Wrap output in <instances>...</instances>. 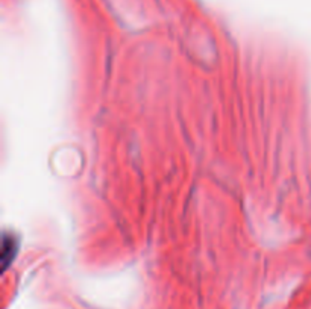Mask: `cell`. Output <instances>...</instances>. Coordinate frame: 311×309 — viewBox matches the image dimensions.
Segmentation results:
<instances>
[{
  "label": "cell",
  "instance_id": "cell-1",
  "mask_svg": "<svg viewBox=\"0 0 311 309\" xmlns=\"http://www.w3.org/2000/svg\"><path fill=\"white\" fill-rule=\"evenodd\" d=\"M9 244H8V241L5 240L3 241V264H5V267L8 265V256H9V262L14 259V256H15V253H17V250H18V246H17V241H15V238H12V243H11V247H8Z\"/></svg>",
  "mask_w": 311,
  "mask_h": 309
}]
</instances>
